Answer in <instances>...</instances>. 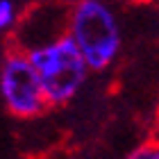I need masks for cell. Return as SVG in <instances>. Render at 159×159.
Segmentation results:
<instances>
[{
	"label": "cell",
	"instance_id": "6da1fadb",
	"mask_svg": "<svg viewBox=\"0 0 159 159\" xmlns=\"http://www.w3.org/2000/svg\"><path fill=\"white\" fill-rule=\"evenodd\" d=\"M66 37L93 73L107 70L120 55L123 32L109 0H73L68 5Z\"/></svg>",
	"mask_w": 159,
	"mask_h": 159
},
{
	"label": "cell",
	"instance_id": "7a4b0ae2",
	"mask_svg": "<svg viewBox=\"0 0 159 159\" xmlns=\"http://www.w3.org/2000/svg\"><path fill=\"white\" fill-rule=\"evenodd\" d=\"M27 57L37 70L48 107L68 105L80 93L91 73L77 46L66 34L48 46L27 52Z\"/></svg>",
	"mask_w": 159,
	"mask_h": 159
},
{
	"label": "cell",
	"instance_id": "3957f363",
	"mask_svg": "<svg viewBox=\"0 0 159 159\" xmlns=\"http://www.w3.org/2000/svg\"><path fill=\"white\" fill-rule=\"evenodd\" d=\"M0 100L16 118H34L48 107L37 70L18 48H9L0 59Z\"/></svg>",
	"mask_w": 159,
	"mask_h": 159
},
{
	"label": "cell",
	"instance_id": "277c9868",
	"mask_svg": "<svg viewBox=\"0 0 159 159\" xmlns=\"http://www.w3.org/2000/svg\"><path fill=\"white\" fill-rule=\"evenodd\" d=\"M66 20H68V5H52V2L34 5L20 16L16 30L11 32L14 37L11 48L32 52L41 46H48L66 34Z\"/></svg>",
	"mask_w": 159,
	"mask_h": 159
},
{
	"label": "cell",
	"instance_id": "5b68a950",
	"mask_svg": "<svg viewBox=\"0 0 159 159\" xmlns=\"http://www.w3.org/2000/svg\"><path fill=\"white\" fill-rule=\"evenodd\" d=\"M23 16L16 0H0V34H11Z\"/></svg>",
	"mask_w": 159,
	"mask_h": 159
},
{
	"label": "cell",
	"instance_id": "8992f818",
	"mask_svg": "<svg viewBox=\"0 0 159 159\" xmlns=\"http://www.w3.org/2000/svg\"><path fill=\"white\" fill-rule=\"evenodd\" d=\"M125 159H159V139H148L141 146H136Z\"/></svg>",
	"mask_w": 159,
	"mask_h": 159
},
{
	"label": "cell",
	"instance_id": "52a82bcc",
	"mask_svg": "<svg viewBox=\"0 0 159 159\" xmlns=\"http://www.w3.org/2000/svg\"><path fill=\"white\" fill-rule=\"evenodd\" d=\"M157 139H159V111H157Z\"/></svg>",
	"mask_w": 159,
	"mask_h": 159
}]
</instances>
